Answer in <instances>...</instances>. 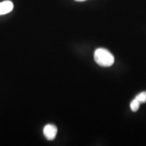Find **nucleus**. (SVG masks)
Returning a JSON list of instances; mask_svg holds the SVG:
<instances>
[{"mask_svg": "<svg viewBox=\"0 0 146 146\" xmlns=\"http://www.w3.org/2000/svg\"><path fill=\"white\" fill-rule=\"evenodd\" d=\"M96 62L103 67L111 66L114 62V56L104 48L97 49L94 54Z\"/></svg>", "mask_w": 146, "mask_h": 146, "instance_id": "obj_1", "label": "nucleus"}, {"mask_svg": "<svg viewBox=\"0 0 146 146\" xmlns=\"http://www.w3.org/2000/svg\"><path fill=\"white\" fill-rule=\"evenodd\" d=\"M57 127L54 125H52V124H49V125H45L44 129H43V134H44V136L47 140H50V141L54 139L56 135H57Z\"/></svg>", "mask_w": 146, "mask_h": 146, "instance_id": "obj_2", "label": "nucleus"}, {"mask_svg": "<svg viewBox=\"0 0 146 146\" xmlns=\"http://www.w3.org/2000/svg\"><path fill=\"white\" fill-rule=\"evenodd\" d=\"M13 3L8 0L0 2V15H3V14L9 13L13 10Z\"/></svg>", "mask_w": 146, "mask_h": 146, "instance_id": "obj_3", "label": "nucleus"}, {"mask_svg": "<svg viewBox=\"0 0 146 146\" xmlns=\"http://www.w3.org/2000/svg\"><path fill=\"white\" fill-rule=\"evenodd\" d=\"M140 104H141V103H140L135 98V99L131 102L130 104L131 110H132L133 112H137V111L138 110V109L139 108Z\"/></svg>", "mask_w": 146, "mask_h": 146, "instance_id": "obj_4", "label": "nucleus"}, {"mask_svg": "<svg viewBox=\"0 0 146 146\" xmlns=\"http://www.w3.org/2000/svg\"><path fill=\"white\" fill-rule=\"evenodd\" d=\"M135 99L138 100L141 104H143L146 102V91H143L140 93L135 97Z\"/></svg>", "mask_w": 146, "mask_h": 146, "instance_id": "obj_5", "label": "nucleus"}, {"mask_svg": "<svg viewBox=\"0 0 146 146\" xmlns=\"http://www.w3.org/2000/svg\"><path fill=\"white\" fill-rule=\"evenodd\" d=\"M76 1H85V0H76Z\"/></svg>", "mask_w": 146, "mask_h": 146, "instance_id": "obj_6", "label": "nucleus"}]
</instances>
